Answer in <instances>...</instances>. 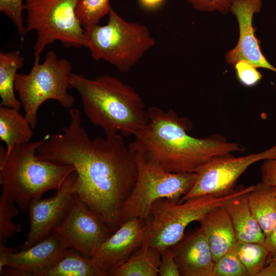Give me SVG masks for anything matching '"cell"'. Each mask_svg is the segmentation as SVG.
I'll list each match as a JSON object with an SVG mask.
<instances>
[{"instance_id":"cell-1","label":"cell","mask_w":276,"mask_h":276,"mask_svg":"<svg viewBox=\"0 0 276 276\" xmlns=\"http://www.w3.org/2000/svg\"><path fill=\"white\" fill-rule=\"evenodd\" d=\"M69 123L60 133L43 139L39 158L74 167V192L114 232L121 224L123 204L136 179V152L121 135L91 139L77 108L68 112Z\"/></svg>"},{"instance_id":"cell-2","label":"cell","mask_w":276,"mask_h":276,"mask_svg":"<svg viewBox=\"0 0 276 276\" xmlns=\"http://www.w3.org/2000/svg\"><path fill=\"white\" fill-rule=\"evenodd\" d=\"M147 111L148 123L128 146L168 172L196 173L216 158L242 150L238 143L218 134L205 138L189 135L192 122L172 109L165 111L153 106Z\"/></svg>"},{"instance_id":"cell-3","label":"cell","mask_w":276,"mask_h":276,"mask_svg":"<svg viewBox=\"0 0 276 276\" xmlns=\"http://www.w3.org/2000/svg\"><path fill=\"white\" fill-rule=\"evenodd\" d=\"M69 83L80 95L87 118L105 136L134 135L149 121L142 97L117 77L103 75L90 79L72 73Z\"/></svg>"},{"instance_id":"cell-4","label":"cell","mask_w":276,"mask_h":276,"mask_svg":"<svg viewBox=\"0 0 276 276\" xmlns=\"http://www.w3.org/2000/svg\"><path fill=\"white\" fill-rule=\"evenodd\" d=\"M43 140L15 146L6 155L0 149L2 193L16 204L22 212L29 203L51 190L59 189L75 168L39 158L37 151Z\"/></svg>"},{"instance_id":"cell-5","label":"cell","mask_w":276,"mask_h":276,"mask_svg":"<svg viewBox=\"0 0 276 276\" xmlns=\"http://www.w3.org/2000/svg\"><path fill=\"white\" fill-rule=\"evenodd\" d=\"M254 185L239 186L232 192L223 195H204L178 203L166 198L152 204L144 221L145 240L160 252L179 242L184 237L187 226L199 221L211 210L223 205L233 197L250 192Z\"/></svg>"},{"instance_id":"cell-6","label":"cell","mask_w":276,"mask_h":276,"mask_svg":"<svg viewBox=\"0 0 276 276\" xmlns=\"http://www.w3.org/2000/svg\"><path fill=\"white\" fill-rule=\"evenodd\" d=\"M108 15L106 25L84 30L85 47L94 60L103 59L120 72L127 73L155 44V40L146 26L126 21L112 8Z\"/></svg>"},{"instance_id":"cell-7","label":"cell","mask_w":276,"mask_h":276,"mask_svg":"<svg viewBox=\"0 0 276 276\" xmlns=\"http://www.w3.org/2000/svg\"><path fill=\"white\" fill-rule=\"evenodd\" d=\"M72 70V64L67 59H59L56 53L49 51L42 63L34 60L29 73H17L14 89L19 95L24 116L33 129L38 122V109L45 101L56 100L66 108L74 105L75 99L68 92Z\"/></svg>"},{"instance_id":"cell-8","label":"cell","mask_w":276,"mask_h":276,"mask_svg":"<svg viewBox=\"0 0 276 276\" xmlns=\"http://www.w3.org/2000/svg\"><path fill=\"white\" fill-rule=\"evenodd\" d=\"M137 174L136 181L125 201L121 212V224L136 218L144 221L152 204L166 198L178 202L193 187L196 173L168 172L136 152Z\"/></svg>"},{"instance_id":"cell-9","label":"cell","mask_w":276,"mask_h":276,"mask_svg":"<svg viewBox=\"0 0 276 276\" xmlns=\"http://www.w3.org/2000/svg\"><path fill=\"white\" fill-rule=\"evenodd\" d=\"M78 0H25L27 33L35 31L34 60H40L46 47L59 41L66 48L86 47L85 30L78 21Z\"/></svg>"},{"instance_id":"cell-10","label":"cell","mask_w":276,"mask_h":276,"mask_svg":"<svg viewBox=\"0 0 276 276\" xmlns=\"http://www.w3.org/2000/svg\"><path fill=\"white\" fill-rule=\"evenodd\" d=\"M275 157L276 144L259 153L240 157L231 154L216 158L196 172L194 185L178 203L201 196L230 193L235 190L238 179L249 167L258 162Z\"/></svg>"},{"instance_id":"cell-11","label":"cell","mask_w":276,"mask_h":276,"mask_svg":"<svg viewBox=\"0 0 276 276\" xmlns=\"http://www.w3.org/2000/svg\"><path fill=\"white\" fill-rule=\"evenodd\" d=\"M113 232L100 216L74 194L67 212L52 234L68 248L91 258L101 244Z\"/></svg>"},{"instance_id":"cell-12","label":"cell","mask_w":276,"mask_h":276,"mask_svg":"<svg viewBox=\"0 0 276 276\" xmlns=\"http://www.w3.org/2000/svg\"><path fill=\"white\" fill-rule=\"evenodd\" d=\"M75 177L74 171L52 197L34 199L29 203V232L24 243L18 247L19 250L28 248L52 234L72 203Z\"/></svg>"},{"instance_id":"cell-13","label":"cell","mask_w":276,"mask_h":276,"mask_svg":"<svg viewBox=\"0 0 276 276\" xmlns=\"http://www.w3.org/2000/svg\"><path fill=\"white\" fill-rule=\"evenodd\" d=\"M145 238L144 221L136 218L129 219L101 244L91 259L104 275H108L141 247Z\"/></svg>"},{"instance_id":"cell-14","label":"cell","mask_w":276,"mask_h":276,"mask_svg":"<svg viewBox=\"0 0 276 276\" xmlns=\"http://www.w3.org/2000/svg\"><path fill=\"white\" fill-rule=\"evenodd\" d=\"M261 7V0H234L231 11L239 24V37L236 46L226 53L225 60L228 64L234 65L240 60H245L257 68H266L276 73V67L262 54L254 33L253 15L259 12Z\"/></svg>"},{"instance_id":"cell-15","label":"cell","mask_w":276,"mask_h":276,"mask_svg":"<svg viewBox=\"0 0 276 276\" xmlns=\"http://www.w3.org/2000/svg\"><path fill=\"white\" fill-rule=\"evenodd\" d=\"M70 249L52 234L28 248L9 254L4 275L39 276Z\"/></svg>"},{"instance_id":"cell-16","label":"cell","mask_w":276,"mask_h":276,"mask_svg":"<svg viewBox=\"0 0 276 276\" xmlns=\"http://www.w3.org/2000/svg\"><path fill=\"white\" fill-rule=\"evenodd\" d=\"M181 276H213L215 261L200 227L171 247Z\"/></svg>"},{"instance_id":"cell-17","label":"cell","mask_w":276,"mask_h":276,"mask_svg":"<svg viewBox=\"0 0 276 276\" xmlns=\"http://www.w3.org/2000/svg\"><path fill=\"white\" fill-rule=\"evenodd\" d=\"M198 222L215 262L234 248L237 239L230 216L223 205L211 210Z\"/></svg>"},{"instance_id":"cell-18","label":"cell","mask_w":276,"mask_h":276,"mask_svg":"<svg viewBox=\"0 0 276 276\" xmlns=\"http://www.w3.org/2000/svg\"><path fill=\"white\" fill-rule=\"evenodd\" d=\"M248 192L233 197L223 206L230 216L237 241L263 244L265 235L250 210Z\"/></svg>"},{"instance_id":"cell-19","label":"cell","mask_w":276,"mask_h":276,"mask_svg":"<svg viewBox=\"0 0 276 276\" xmlns=\"http://www.w3.org/2000/svg\"><path fill=\"white\" fill-rule=\"evenodd\" d=\"M160 252L145 240L124 263L111 270V276H157Z\"/></svg>"},{"instance_id":"cell-20","label":"cell","mask_w":276,"mask_h":276,"mask_svg":"<svg viewBox=\"0 0 276 276\" xmlns=\"http://www.w3.org/2000/svg\"><path fill=\"white\" fill-rule=\"evenodd\" d=\"M251 213L265 236L276 221V199L273 187L263 182L254 185L247 195Z\"/></svg>"},{"instance_id":"cell-21","label":"cell","mask_w":276,"mask_h":276,"mask_svg":"<svg viewBox=\"0 0 276 276\" xmlns=\"http://www.w3.org/2000/svg\"><path fill=\"white\" fill-rule=\"evenodd\" d=\"M33 130L19 110L0 106V140L6 145V155L15 146L29 143Z\"/></svg>"},{"instance_id":"cell-22","label":"cell","mask_w":276,"mask_h":276,"mask_svg":"<svg viewBox=\"0 0 276 276\" xmlns=\"http://www.w3.org/2000/svg\"><path fill=\"white\" fill-rule=\"evenodd\" d=\"M24 65L20 51L0 52V97L2 106L19 110L21 105L14 94V83L17 71Z\"/></svg>"},{"instance_id":"cell-23","label":"cell","mask_w":276,"mask_h":276,"mask_svg":"<svg viewBox=\"0 0 276 276\" xmlns=\"http://www.w3.org/2000/svg\"><path fill=\"white\" fill-rule=\"evenodd\" d=\"M39 276H105L96 262L76 250L70 251Z\"/></svg>"},{"instance_id":"cell-24","label":"cell","mask_w":276,"mask_h":276,"mask_svg":"<svg viewBox=\"0 0 276 276\" xmlns=\"http://www.w3.org/2000/svg\"><path fill=\"white\" fill-rule=\"evenodd\" d=\"M234 249L249 276H258L268 261V252L263 244L237 241Z\"/></svg>"},{"instance_id":"cell-25","label":"cell","mask_w":276,"mask_h":276,"mask_svg":"<svg viewBox=\"0 0 276 276\" xmlns=\"http://www.w3.org/2000/svg\"><path fill=\"white\" fill-rule=\"evenodd\" d=\"M111 9L109 0H78L75 15L84 29L98 25Z\"/></svg>"},{"instance_id":"cell-26","label":"cell","mask_w":276,"mask_h":276,"mask_svg":"<svg viewBox=\"0 0 276 276\" xmlns=\"http://www.w3.org/2000/svg\"><path fill=\"white\" fill-rule=\"evenodd\" d=\"M15 202L5 195L0 196V243L5 244L7 240L21 232L20 224L13 219L18 214Z\"/></svg>"},{"instance_id":"cell-27","label":"cell","mask_w":276,"mask_h":276,"mask_svg":"<svg viewBox=\"0 0 276 276\" xmlns=\"http://www.w3.org/2000/svg\"><path fill=\"white\" fill-rule=\"evenodd\" d=\"M213 276H249L234 248L214 263Z\"/></svg>"},{"instance_id":"cell-28","label":"cell","mask_w":276,"mask_h":276,"mask_svg":"<svg viewBox=\"0 0 276 276\" xmlns=\"http://www.w3.org/2000/svg\"><path fill=\"white\" fill-rule=\"evenodd\" d=\"M24 10L22 0H0V11L15 25L21 37L27 33L22 13Z\"/></svg>"},{"instance_id":"cell-29","label":"cell","mask_w":276,"mask_h":276,"mask_svg":"<svg viewBox=\"0 0 276 276\" xmlns=\"http://www.w3.org/2000/svg\"><path fill=\"white\" fill-rule=\"evenodd\" d=\"M234 65L237 79L245 86H254L262 78V74L257 70V68L246 60H240Z\"/></svg>"},{"instance_id":"cell-30","label":"cell","mask_w":276,"mask_h":276,"mask_svg":"<svg viewBox=\"0 0 276 276\" xmlns=\"http://www.w3.org/2000/svg\"><path fill=\"white\" fill-rule=\"evenodd\" d=\"M234 0H187L195 10L202 12L218 11L225 14L231 11Z\"/></svg>"},{"instance_id":"cell-31","label":"cell","mask_w":276,"mask_h":276,"mask_svg":"<svg viewBox=\"0 0 276 276\" xmlns=\"http://www.w3.org/2000/svg\"><path fill=\"white\" fill-rule=\"evenodd\" d=\"M158 275L180 276L179 267L174 259V252L171 247L160 252Z\"/></svg>"},{"instance_id":"cell-32","label":"cell","mask_w":276,"mask_h":276,"mask_svg":"<svg viewBox=\"0 0 276 276\" xmlns=\"http://www.w3.org/2000/svg\"><path fill=\"white\" fill-rule=\"evenodd\" d=\"M262 182L276 187V157L264 160L260 169Z\"/></svg>"},{"instance_id":"cell-33","label":"cell","mask_w":276,"mask_h":276,"mask_svg":"<svg viewBox=\"0 0 276 276\" xmlns=\"http://www.w3.org/2000/svg\"><path fill=\"white\" fill-rule=\"evenodd\" d=\"M263 245L268 252V263L271 259L276 258V221L271 231L265 236Z\"/></svg>"},{"instance_id":"cell-34","label":"cell","mask_w":276,"mask_h":276,"mask_svg":"<svg viewBox=\"0 0 276 276\" xmlns=\"http://www.w3.org/2000/svg\"><path fill=\"white\" fill-rule=\"evenodd\" d=\"M18 248H10L4 244L0 243V275H4V269L7 265L8 255L11 253L18 251Z\"/></svg>"},{"instance_id":"cell-35","label":"cell","mask_w":276,"mask_h":276,"mask_svg":"<svg viewBox=\"0 0 276 276\" xmlns=\"http://www.w3.org/2000/svg\"><path fill=\"white\" fill-rule=\"evenodd\" d=\"M258 276H276V258L270 260Z\"/></svg>"},{"instance_id":"cell-36","label":"cell","mask_w":276,"mask_h":276,"mask_svg":"<svg viewBox=\"0 0 276 276\" xmlns=\"http://www.w3.org/2000/svg\"><path fill=\"white\" fill-rule=\"evenodd\" d=\"M164 0H140L143 7L148 9H153L160 5Z\"/></svg>"},{"instance_id":"cell-37","label":"cell","mask_w":276,"mask_h":276,"mask_svg":"<svg viewBox=\"0 0 276 276\" xmlns=\"http://www.w3.org/2000/svg\"><path fill=\"white\" fill-rule=\"evenodd\" d=\"M273 187L275 199H276V187Z\"/></svg>"}]
</instances>
